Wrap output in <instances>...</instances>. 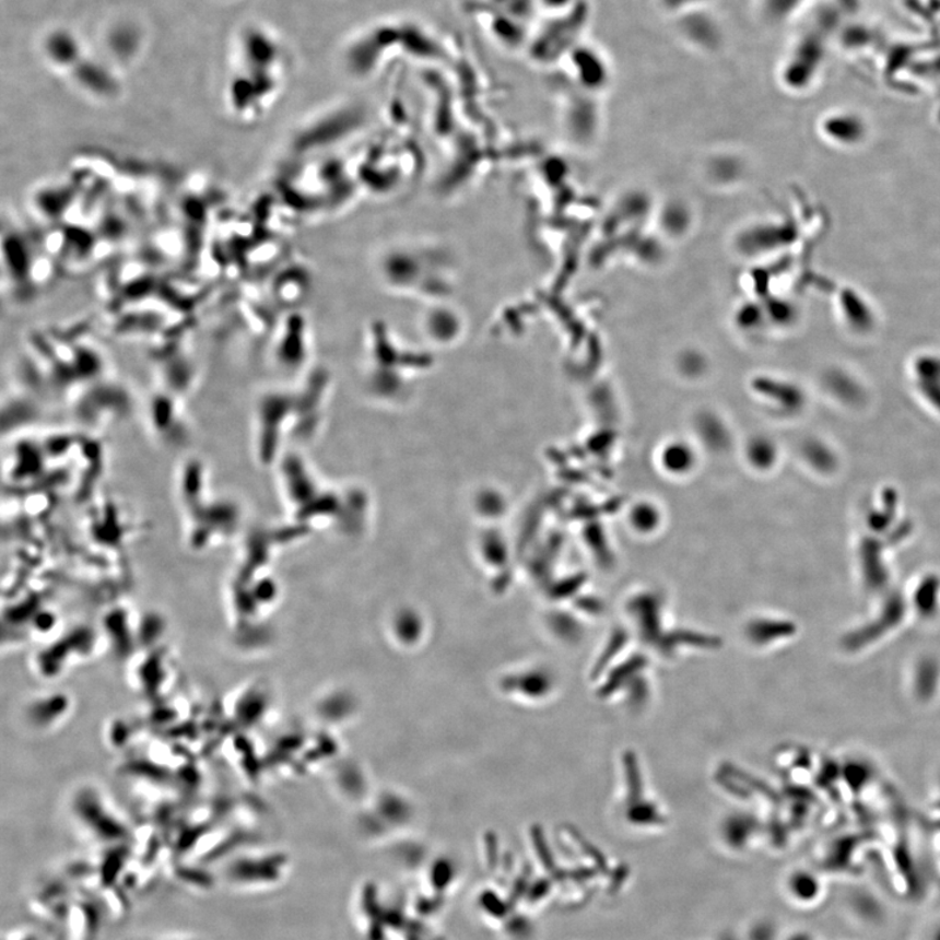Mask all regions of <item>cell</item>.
I'll return each mask as SVG.
<instances>
[{
	"label": "cell",
	"instance_id": "obj_1",
	"mask_svg": "<svg viewBox=\"0 0 940 940\" xmlns=\"http://www.w3.org/2000/svg\"><path fill=\"white\" fill-rule=\"evenodd\" d=\"M940 686V665L936 658L925 657L918 661L913 674V691L919 701L929 702Z\"/></svg>",
	"mask_w": 940,
	"mask_h": 940
}]
</instances>
